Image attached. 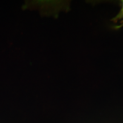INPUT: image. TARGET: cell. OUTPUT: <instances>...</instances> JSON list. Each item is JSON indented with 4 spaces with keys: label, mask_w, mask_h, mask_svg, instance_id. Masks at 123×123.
Segmentation results:
<instances>
[{
    "label": "cell",
    "mask_w": 123,
    "mask_h": 123,
    "mask_svg": "<svg viewBox=\"0 0 123 123\" xmlns=\"http://www.w3.org/2000/svg\"><path fill=\"white\" fill-rule=\"evenodd\" d=\"M121 7L120 12L118 13L117 14L115 17H113L111 19L112 21L114 22H117L119 20H121L123 19V0H121Z\"/></svg>",
    "instance_id": "cell-1"
},
{
    "label": "cell",
    "mask_w": 123,
    "mask_h": 123,
    "mask_svg": "<svg viewBox=\"0 0 123 123\" xmlns=\"http://www.w3.org/2000/svg\"><path fill=\"white\" fill-rule=\"evenodd\" d=\"M123 19L120 21V25L116 26H115L114 28L115 29H116V30H117V29H120L121 27H123Z\"/></svg>",
    "instance_id": "cell-2"
}]
</instances>
